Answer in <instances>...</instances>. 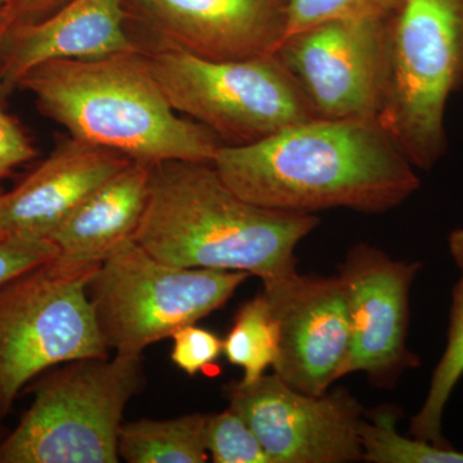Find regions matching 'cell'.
I'll use <instances>...</instances> for the list:
<instances>
[{
  "mask_svg": "<svg viewBox=\"0 0 463 463\" xmlns=\"http://www.w3.org/2000/svg\"><path fill=\"white\" fill-rule=\"evenodd\" d=\"M132 161L112 149L70 139L16 188L0 194L2 239L50 240L97 188Z\"/></svg>",
  "mask_w": 463,
  "mask_h": 463,
  "instance_id": "cell-14",
  "label": "cell"
},
{
  "mask_svg": "<svg viewBox=\"0 0 463 463\" xmlns=\"http://www.w3.org/2000/svg\"><path fill=\"white\" fill-rule=\"evenodd\" d=\"M0 239H2V233H0Z\"/></svg>",
  "mask_w": 463,
  "mask_h": 463,
  "instance_id": "cell-29",
  "label": "cell"
},
{
  "mask_svg": "<svg viewBox=\"0 0 463 463\" xmlns=\"http://www.w3.org/2000/svg\"><path fill=\"white\" fill-rule=\"evenodd\" d=\"M205 440L215 463H273L260 441L236 411L207 414Z\"/></svg>",
  "mask_w": 463,
  "mask_h": 463,
  "instance_id": "cell-22",
  "label": "cell"
},
{
  "mask_svg": "<svg viewBox=\"0 0 463 463\" xmlns=\"http://www.w3.org/2000/svg\"><path fill=\"white\" fill-rule=\"evenodd\" d=\"M207 414L123 423L118 457L129 463H205Z\"/></svg>",
  "mask_w": 463,
  "mask_h": 463,
  "instance_id": "cell-18",
  "label": "cell"
},
{
  "mask_svg": "<svg viewBox=\"0 0 463 463\" xmlns=\"http://www.w3.org/2000/svg\"><path fill=\"white\" fill-rule=\"evenodd\" d=\"M146 56L173 109L227 146L258 142L318 118L276 53L214 61L167 45Z\"/></svg>",
  "mask_w": 463,
  "mask_h": 463,
  "instance_id": "cell-7",
  "label": "cell"
},
{
  "mask_svg": "<svg viewBox=\"0 0 463 463\" xmlns=\"http://www.w3.org/2000/svg\"><path fill=\"white\" fill-rule=\"evenodd\" d=\"M390 18L331 21L279 45L274 53L318 118H379L388 81Z\"/></svg>",
  "mask_w": 463,
  "mask_h": 463,
  "instance_id": "cell-9",
  "label": "cell"
},
{
  "mask_svg": "<svg viewBox=\"0 0 463 463\" xmlns=\"http://www.w3.org/2000/svg\"><path fill=\"white\" fill-rule=\"evenodd\" d=\"M421 261L397 260L370 243H356L339 265L350 323L349 352L339 380L364 373L377 388H392L419 367L408 349L410 294Z\"/></svg>",
  "mask_w": 463,
  "mask_h": 463,
  "instance_id": "cell-11",
  "label": "cell"
},
{
  "mask_svg": "<svg viewBox=\"0 0 463 463\" xmlns=\"http://www.w3.org/2000/svg\"><path fill=\"white\" fill-rule=\"evenodd\" d=\"M138 50L125 29L123 0H70L42 23L9 30L0 51V93L44 63Z\"/></svg>",
  "mask_w": 463,
  "mask_h": 463,
  "instance_id": "cell-15",
  "label": "cell"
},
{
  "mask_svg": "<svg viewBox=\"0 0 463 463\" xmlns=\"http://www.w3.org/2000/svg\"><path fill=\"white\" fill-rule=\"evenodd\" d=\"M399 411L380 407L364 419L361 428L364 461L370 463H463V452L439 448L399 434Z\"/></svg>",
  "mask_w": 463,
  "mask_h": 463,
  "instance_id": "cell-20",
  "label": "cell"
},
{
  "mask_svg": "<svg viewBox=\"0 0 463 463\" xmlns=\"http://www.w3.org/2000/svg\"><path fill=\"white\" fill-rule=\"evenodd\" d=\"M463 80V0H403L389 21L388 81L377 120L412 165L447 151L446 112Z\"/></svg>",
  "mask_w": 463,
  "mask_h": 463,
  "instance_id": "cell-4",
  "label": "cell"
},
{
  "mask_svg": "<svg viewBox=\"0 0 463 463\" xmlns=\"http://www.w3.org/2000/svg\"><path fill=\"white\" fill-rule=\"evenodd\" d=\"M145 388L142 355L69 362L43 380L0 444V463H116L125 408Z\"/></svg>",
  "mask_w": 463,
  "mask_h": 463,
  "instance_id": "cell-5",
  "label": "cell"
},
{
  "mask_svg": "<svg viewBox=\"0 0 463 463\" xmlns=\"http://www.w3.org/2000/svg\"><path fill=\"white\" fill-rule=\"evenodd\" d=\"M403 0H285V33L282 42L312 27L349 18H390ZM281 42V43H282Z\"/></svg>",
  "mask_w": 463,
  "mask_h": 463,
  "instance_id": "cell-21",
  "label": "cell"
},
{
  "mask_svg": "<svg viewBox=\"0 0 463 463\" xmlns=\"http://www.w3.org/2000/svg\"><path fill=\"white\" fill-rule=\"evenodd\" d=\"M99 267L53 259L0 288V416L48 368L109 356L88 297Z\"/></svg>",
  "mask_w": 463,
  "mask_h": 463,
  "instance_id": "cell-8",
  "label": "cell"
},
{
  "mask_svg": "<svg viewBox=\"0 0 463 463\" xmlns=\"http://www.w3.org/2000/svg\"><path fill=\"white\" fill-rule=\"evenodd\" d=\"M263 292L279 325L273 373L304 394H325L339 381L350 345L346 291L340 277L297 272L265 286Z\"/></svg>",
  "mask_w": 463,
  "mask_h": 463,
  "instance_id": "cell-12",
  "label": "cell"
},
{
  "mask_svg": "<svg viewBox=\"0 0 463 463\" xmlns=\"http://www.w3.org/2000/svg\"><path fill=\"white\" fill-rule=\"evenodd\" d=\"M33 148L23 130L0 111V178L33 158Z\"/></svg>",
  "mask_w": 463,
  "mask_h": 463,
  "instance_id": "cell-25",
  "label": "cell"
},
{
  "mask_svg": "<svg viewBox=\"0 0 463 463\" xmlns=\"http://www.w3.org/2000/svg\"><path fill=\"white\" fill-rule=\"evenodd\" d=\"M18 87L32 91L42 111L72 138L130 160L213 163L223 146L173 109L141 50L44 63Z\"/></svg>",
  "mask_w": 463,
  "mask_h": 463,
  "instance_id": "cell-3",
  "label": "cell"
},
{
  "mask_svg": "<svg viewBox=\"0 0 463 463\" xmlns=\"http://www.w3.org/2000/svg\"><path fill=\"white\" fill-rule=\"evenodd\" d=\"M279 325L264 292L246 301L223 340V354L243 371L241 383H252L273 367L279 355Z\"/></svg>",
  "mask_w": 463,
  "mask_h": 463,
  "instance_id": "cell-19",
  "label": "cell"
},
{
  "mask_svg": "<svg viewBox=\"0 0 463 463\" xmlns=\"http://www.w3.org/2000/svg\"><path fill=\"white\" fill-rule=\"evenodd\" d=\"M16 2V0H0V7H5V5H12V3Z\"/></svg>",
  "mask_w": 463,
  "mask_h": 463,
  "instance_id": "cell-28",
  "label": "cell"
},
{
  "mask_svg": "<svg viewBox=\"0 0 463 463\" xmlns=\"http://www.w3.org/2000/svg\"><path fill=\"white\" fill-rule=\"evenodd\" d=\"M241 199L281 212L383 214L419 191V174L377 118H315L213 161Z\"/></svg>",
  "mask_w": 463,
  "mask_h": 463,
  "instance_id": "cell-1",
  "label": "cell"
},
{
  "mask_svg": "<svg viewBox=\"0 0 463 463\" xmlns=\"http://www.w3.org/2000/svg\"><path fill=\"white\" fill-rule=\"evenodd\" d=\"M172 339L173 364L188 376L203 373L223 354V340L215 332L197 327L196 323L176 331Z\"/></svg>",
  "mask_w": 463,
  "mask_h": 463,
  "instance_id": "cell-23",
  "label": "cell"
},
{
  "mask_svg": "<svg viewBox=\"0 0 463 463\" xmlns=\"http://www.w3.org/2000/svg\"><path fill=\"white\" fill-rule=\"evenodd\" d=\"M232 410L248 422L273 463L364 461V407L345 389L307 395L276 373L225 388Z\"/></svg>",
  "mask_w": 463,
  "mask_h": 463,
  "instance_id": "cell-10",
  "label": "cell"
},
{
  "mask_svg": "<svg viewBox=\"0 0 463 463\" xmlns=\"http://www.w3.org/2000/svg\"><path fill=\"white\" fill-rule=\"evenodd\" d=\"M57 255V248L50 240L3 237L0 239V288L53 260Z\"/></svg>",
  "mask_w": 463,
  "mask_h": 463,
  "instance_id": "cell-24",
  "label": "cell"
},
{
  "mask_svg": "<svg viewBox=\"0 0 463 463\" xmlns=\"http://www.w3.org/2000/svg\"><path fill=\"white\" fill-rule=\"evenodd\" d=\"M172 47L214 61L276 52L285 0H134Z\"/></svg>",
  "mask_w": 463,
  "mask_h": 463,
  "instance_id": "cell-13",
  "label": "cell"
},
{
  "mask_svg": "<svg viewBox=\"0 0 463 463\" xmlns=\"http://www.w3.org/2000/svg\"><path fill=\"white\" fill-rule=\"evenodd\" d=\"M319 223L241 199L213 163L165 161L152 165L133 241L166 263L248 273L265 288L298 272L295 250Z\"/></svg>",
  "mask_w": 463,
  "mask_h": 463,
  "instance_id": "cell-2",
  "label": "cell"
},
{
  "mask_svg": "<svg viewBox=\"0 0 463 463\" xmlns=\"http://www.w3.org/2000/svg\"><path fill=\"white\" fill-rule=\"evenodd\" d=\"M9 32V21L0 20V51H2L3 43L5 41V36Z\"/></svg>",
  "mask_w": 463,
  "mask_h": 463,
  "instance_id": "cell-27",
  "label": "cell"
},
{
  "mask_svg": "<svg viewBox=\"0 0 463 463\" xmlns=\"http://www.w3.org/2000/svg\"><path fill=\"white\" fill-rule=\"evenodd\" d=\"M448 250L459 277L452 289L447 345L431 374L425 402L410 423L411 437L439 448H452L443 434L444 413L463 377V228L450 232Z\"/></svg>",
  "mask_w": 463,
  "mask_h": 463,
  "instance_id": "cell-17",
  "label": "cell"
},
{
  "mask_svg": "<svg viewBox=\"0 0 463 463\" xmlns=\"http://www.w3.org/2000/svg\"><path fill=\"white\" fill-rule=\"evenodd\" d=\"M152 165L134 160L128 164L53 232L50 241L60 263L100 265L134 240L147 203Z\"/></svg>",
  "mask_w": 463,
  "mask_h": 463,
  "instance_id": "cell-16",
  "label": "cell"
},
{
  "mask_svg": "<svg viewBox=\"0 0 463 463\" xmlns=\"http://www.w3.org/2000/svg\"><path fill=\"white\" fill-rule=\"evenodd\" d=\"M60 0H16L18 8L25 12L42 11V9L50 8L56 5Z\"/></svg>",
  "mask_w": 463,
  "mask_h": 463,
  "instance_id": "cell-26",
  "label": "cell"
},
{
  "mask_svg": "<svg viewBox=\"0 0 463 463\" xmlns=\"http://www.w3.org/2000/svg\"><path fill=\"white\" fill-rule=\"evenodd\" d=\"M249 277L166 263L130 241L97 268L88 297L109 349L142 355L148 346L221 309Z\"/></svg>",
  "mask_w": 463,
  "mask_h": 463,
  "instance_id": "cell-6",
  "label": "cell"
}]
</instances>
